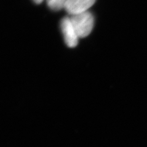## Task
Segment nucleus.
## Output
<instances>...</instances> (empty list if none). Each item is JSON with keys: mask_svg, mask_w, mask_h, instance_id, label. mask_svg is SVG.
I'll list each match as a JSON object with an SVG mask.
<instances>
[{"mask_svg": "<svg viewBox=\"0 0 147 147\" xmlns=\"http://www.w3.org/2000/svg\"><path fill=\"white\" fill-rule=\"evenodd\" d=\"M68 0H47L48 7L53 11H58L64 8Z\"/></svg>", "mask_w": 147, "mask_h": 147, "instance_id": "obj_4", "label": "nucleus"}, {"mask_svg": "<svg viewBox=\"0 0 147 147\" xmlns=\"http://www.w3.org/2000/svg\"><path fill=\"white\" fill-rule=\"evenodd\" d=\"M70 19L79 38L88 36L93 28L94 19L88 11L72 16Z\"/></svg>", "mask_w": 147, "mask_h": 147, "instance_id": "obj_1", "label": "nucleus"}, {"mask_svg": "<svg viewBox=\"0 0 147 147\" xmlns=\"http://www.w3.org/2000/svg\"><path fill=\"white\" fill-rule=\"evenodd\" d=\"M96 0H68L64 9L71 16L81 14L94 4Z\"/></svg>", "mask_w": 147, "mask_h": 147, "instance_id": "obj_3", "label": "nucleus"}, {"mask_svg": "<svg viewBox=\"0 0 147 147\" xmlns=\"http://www.w3.org/2000/svg\"><path fill=\"white\" fill-rule=\"evenodd\" d=\"M61 28L66 45L71 48L76 47L79 37L70 18L65 17L63 18L61 22Z\"/></svg>", "mask_w": 147, "mask_h": 147, "instance_id": "obj_2", "label": "nucleus"}, {"mask_svg": "<svg viewBox=\"0 0 147 147\" xmlns=\"http://www.w3.org/2000/svg\"><path fill=\"white\" fill-rule=\"evenodd\" d=\"M43 1H44V0H33V1L34 3H37V4H40V3H41Z\"/></svg>", "mask_w": 147, "mask_h": 147, "instance_id": "obj_5", "label": "nucleus"}]
</instances>
